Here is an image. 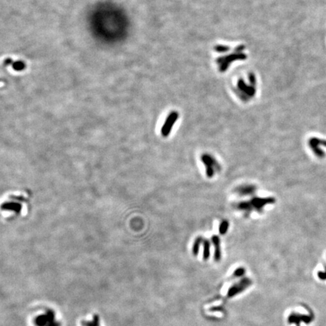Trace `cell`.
<instances>
[{
  "label": "cell",
  "instance_id": "1",
  "mask_svg": "<svg viewBox=\"0 0 326 326\" xmlns=\"http://www.w3.org/2000/svg\"><path fill=\"white\" fill-rule=\"evenodd\" d=\"M201 161L205 167L206 175L209 178H213L216 172H219L221 169L220 164L213 156L209 153H203L201 156Z\"/></svg>",
  "mask_w": 326,
  "mask_h": 326
},
{
  "label": "cell",
  "instance_id": "2",
  "mask_svg": "<svg viewBox=\"0 0 326 326\" xmlns=\"http://www.w3.org/2000/svg\"><path fill=\"white\" fill-rule=\"evenodd\" d=\"M251 209L257 213H262L263 209L266 205L274 204L276 202V199L273 197H253L249 201Z\"/></svg>",
  "mask_w": 326,
  "mask_h": 326
},
{
  "label": "cell",
  "instance_id": "3",
  "mask_svg": "<svg viewBox=\"0 0 326 326\" xmlns=\"http://www.w3.org/2000/svg\"><path fill=\"white\" fill-rule=\"evenodd\" d=\"M177 119H178V113H172L168 116L165 121V124L163 125V128L161 129V134L163 137H166L169 135L172 129L173 125L174 124Z\"/></svg>",
  "mask_w": 326,
  "mask_h": 326
},
{
  "label": "cell",
  "instance_id": "4",
  "mask_svg": "<svg viewBox=\"0 0 326 326\" xmlns=\"http://www.w3.org/2000/svg\"><path fill=\"white\" fill-rule=\"evenodd\" d=\"M257 187L251 184H243L235 187L234 192L239 196H247L255 194Z\"/></svg>",
  "mask_w": 326,
  "mask_h": 326
},
{
  "label": "cell",
  "instance_id": "5",
  "mask_svg": "<svg viewBox=\"0 0 326 326\" xmlns=\"http://www.w3.org/2000/svg\"><path fill=\"white\" fill-rule=\"evenodd\" d=\"M251 281L248 278H244V279H242L241 281H239L238 283H236V284L233 285V286L230 289L229 292H228V297H232V296L237 294V293L242 292L245 288H247L248 285H251Z\"/></svg>",
  "mask_w": 326,
  "mask_h": 326
},
{
  "label": "cell",
  "instance_id": "6",
  "mask_svg": "<svg viewBox=\"0 0 326 326\" xmlns=\"http://www.w3.org/2000/svg\"><path fill=\"white\" fill-rule=\"evenodd\" d=\"M214 247H215V255L214 258L216 262H219L221 259V250H220V239L217 235H212L211 239Z\"/></svg>",
  "mask_w": 326,
  "mask_h": 326
},
{
  "label": "cell",
  "instance_id": "7",
  "mask_svg": "<svg viewBox=\"0 0 326 326\" xmlns=\"http://www.w3.org/2000/svg\"><path fill=\"white\" fill-rule=\"evenodd\" d=\"M22 205L18 202H7L2 205V209L6 211H12L16 213H20L21 211Z\"/></svg>",
  "mask_w": 326,
  "mask_h": 326
},
{
  "label": "cell",
  "instance_id": "8",
  "mask_svg": "<svg viewBox=\"0 0 326 326\" xmlns=\"http://www.w3.org/2000/svg\"><path fill=\"white\" fill-rule=\"evenodd\" d=\"M203 260L207 261L210 257V247H211V242L208 239H204L203 243Z\"/></svg>",
  "mask_w": 326,
  "mask_h": 326
},
{
  "label": "cell",
  "instance_id": "9",
  "mask_svg": "<svg viewBox=\"0 0 326 326\" xmlns=\"http://www.w3.org/2000/svg\"><path fill=\"white\" fill-rule=\"evenodd\" d=\"M5 64H6V65L11 64V65L12 66V67L14 68V69L15 70H18V71L23 70L25 68L24 63H23V62H22V61L13 62L12 60H11V59H7V60H5Z\"/></svg>",
  "mask_w": 326,
  "mask_h": 326
},
{
  "label": "cell",
  "instance_id": "10",
  "mask_svg": "<svg viewBox=\"0 0 326 326\" xmlns=\"http://www.w3.org/2000/svg\"><path fill=\"white\" fill-rule=\"evenodd\" d=\"M203 241H204V239L202 236H198L196 239H195L194 242H193V249H192L193 254L194 256L198 255L199 251V247L203 243Z\"/></svg>",
  "mask_w": 326,
  "mask_h": 326
},
{
  "label": "cell",
  "instance_id": "11",
  "mask_svg": "<svg viewBox=\"0 0 326 326\" xmlns=\"http://www.w3.org/2000/svg\"><path fill=\"white\" fill-rule=\"evenodd\" d=\"M230 226V223L227 220H222L220 223V226H219V233L220 235H225L227 233L228 229H229Z\"/></svg>",
  "mask_w": 326,
  "mask_h": 326
},
{
  "label": "cell",
  "instance_id": "12",
  "mask_svg": "<svg viewBox=\"0 0 326 326\" xmlns=\"http://www.w3.org/2000/svg\"><path fill=\"white\" fill-rule=\"evenodd\" d=\"M245 272H246V270H245L244 268H243V267H239L238 269H236V270H235V271H234V273H233V276H234V277H240V276H242L244 275Z\"/></svg>",
  "mask_w": 326,
  "mask_h": 326
},
{
  "label": "cell",
  "instance_id": "13",
  "mask_svg": "<svg viewBox=\"0 0 326 326\" xmlns=\"http://www.w3.org/2000/svg\"><path fill=\"white\" fill-rule=\"evenodd\" d=\"M10 199H13L15 200H21V201H26V199L21 196H9Z\"/></svg>",
  "mask_w": 326,
  "mask_h": 326
}]
</instances>
